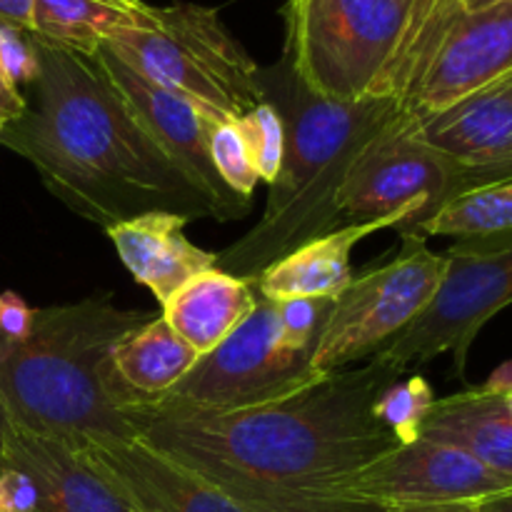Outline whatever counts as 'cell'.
Returning a JSON list of instances; mask_svg holds the SVG:
<instances>
[{
    "instance_id": "ffe728a7",
    "label": "cell",
    "mask_w": 512,
    "mask_h": 512,
    "mask_svg": "<svg viewBox=\"0 0 512 512\" xmlns=\"http://www.w3.org/2000/svg\"><path fill=\"white\" fill-rule=\"evenodd\" d=\"M258 300L255 283L210 268L163 305V318L195 353L208 355L253 313Z\"/></svg>"
},
{
    "instance_id": "cb8c5ba5",
    "label": "cell",
    "mask_w": 512,
    "mask_h": 512,
    "mask_svg": "<svg viewBox=\"0 0 512 512\" xmlns=\"http://www.w3.org/2000/svg\"><path fill=\"white\" fill-rule=\"evenodd\" d=\"M435 400L438 398L425 378H400L383 390L375 403V415L400 440V445H408L420 438L423 420L428 418Z\"/></svg>"
},
{
    "instance_id": "836d02e7",
    "label": "cell",
    "mask_w": 512,
    "mask_h": 512,
    "mask_svg": "<svg viewBox=\"0 0 512 512\" xmlns=\"http://www.w3.org/2000/svg\"><path fill=\"white\" fill-rule=\"evenodd\" d=\"M483 388L490 390V393L510 395L512 393V360H508V363H503V365H498V368L490 373V378L485 380Z\"/></svg>"
},
{
    "instance_id": "7c38bea8",
    "label": "cell",
    "mask_w": 512,
    "mask_h": 512,
    "mask_svg": "<svg viewBox=\"0 0 512 512\" xmlns=\"http://www.w3.org/2000/svg\"><path fill=\"white\" fill-rule=\"evenodd\" d=\"M95 58L100 60L108 78L120 90L140 128L158 145L160 153L208 200L215 220L243 218L253 203L243 195L233 193L220 180L213 158H210V133L220 120L210 118L188 100L150 83L125 60H120L108 45L100 43L95 48Z\"/></svg>"
},
{
    "instance_id": "5b68a950",
    "label": "cell",
    "mask_w": 512,
    "mask_h": 512,
    "mask_svg": "<svg viewBox=\"0 0 512 512\" xmlns=\"http://www.w3.org/2000/svg\"><path fill=\"white\" fill-rule=\"evenodd\" d=\"M418 0H288L290 73L325 100L385 98Z\"/></svg>"
},
{
    "instance_id": "603a6c76",
    "label": "cell",
    "mask_w": 512,
    "mask_h": 512,
    "mask_svg": "<svg viewBox=\"0 0 512 512\" xmlns=\"http://www.w3.org/2000/svg\"><path fill=\"white\" fill-rule=\"evenodd\" d=\"M423 238H512V178L478 185L425 220L418 230Z\"/></svg>"
},
{
    "instance_id": "f546056e",
    "label": "cell",
    "mask_w": 512,
    "mask_h": 512,
    "mask_svg": "<svg viewBox=\"0 0 512 512\" xmlns=\"http://www.w3.org/2000/svg\"><path fill=\"white\" fill-rule=\"evenodd\" d=\"M35 308H30L18 293L5 290L0 293V338L8 343H20L28 338L30 328H33Z\"/></svg>"
},
{
    "instance_id": "f1b7e54d",
    "label": "cell",
    "mask_w": 512,
    "mask_h": 512,
    "mask_svg": "<svg viewBox=\"0 0 512 512\" xmlns=\"http://www.w3.org/2000/svg\"><path fill=\"white\" fill-rule=\"evenodd\" d=\"M40 485L23 465H0V512H38Z\"/></svg>"
},
{
    "instance_id": "74e56055",
    "label": "cell",
    "mask_w": 512,
    "mask_h": 512,
    "mask_svg": "<svg viewBox=\"0 0 512 512\" xmlns=\"http://www.w3.org/2000/svg\"><path fill=\"white\" fill-rule=\"evenodd\" d=\"M110 3L125 5V8H135V5H140V3H143V0H110Z\"/></svg>"
},
{
    "instance_id": "83f0119b",
    "label": "cell",
    "mask_w": 512,
    "mask_h": 512,
    "mask_svg": "<svg viewBox=\"0 0 512 512\" xmlns=\"http://www.w3.org/2000/svg\"><path fill=\"white\" fill-rule=\"evenodd\" d=\"M40 73L38 50H35L33 33L23 30L0 28V75L13 88H30Z\"/></svg>"
},
{
    "instance_id": "7402d4cb",
    "label": "cell",
    "mask_w": 512,
    "mask_h": 512,
    "mask_svg": "<svg viewBox=\"0 0 512 512\" xmlns=\"http://www.w3.org/2000/svg\"><path fill=\"white\" fill-rule=\"evenodd\" d=\"M155 20L158 8L148 3L125 8L110 0H35L33 35L80 53H95L118 30L153 28Z\"/></svg>"
},
{
    "instance_id": "e0dca14e",
    "label": "cell",
    "mask_w": 512,
    "mask_h": 512,
    "mask_svg": "<svg viewBox=\"0 0 512 512\" xmlns=\"http://www.w3.org/2000/svg\"><path fill=\"white\" fill-rule=\"evenodd\" d=\"M188 223L178 213L155 210L105 230L135 283L145 285L160 305L168 303L195 275L218 268V253L190 243L185 235Z\"/></svg>"
},
{
    "instance_id": "d6a6232c",
    "label": "cell",
    "mask_w": 512,
    "mask_h": 512,
    "mask_svg": "<svg viewBox=\"0 0 512 512\" xmlns=\"http://www.w3.org/2000/svg\"><path fill=\"white\" fill-rule=\"evenodd\" d=\"M383 512H478V503H430V505H393Z\"/></svg>"
},
{
    "instance_id": "9a60e30c",
    "label": "cell",
    "mask_w": 512,
    "mask_h": 512,
    "mask_svg": "<svg viewBox=\"0 0 512 512\" xmlns=\"http://www.w3.org/2000/svg\"><path fill=\"white\" fill-rule=\"evenodd\" d=\"M415 130L468 168L480 185L512 178V73L415 123Z\"/></svg>"
},
{
    "instance_id": "d590c367",
    "label": "cell",
    "mask_w": 512,
    "mask_h": 512,
    "mask_svg": "<svg viewBox=\"0 0 512 512\" xmlns=\"http://www.w3.org/2000/svg\"><path fill=\"white\" fill-rule=\"evenodd\" d=\"M10 430H13V423H10V415L5 410V405L0 403V465L5 463V448H8Z\"/></svg>"
},
{
    "instance_id": "8992f818",
    "label": "cell",
    "mask_w": 512,
    "mask_h": 512,
    "mask_svg": "<svg viewBox=\"0 0 512 512\" xmlns=\"http://www.w3.org/2000/svg\"><path fill=\"white\" fill-rule=\"evenodd\" d=\"M103 45L150 83L215 120H240L265 100L255 60L220 15L203 5H165L153 28L118 30Z\"/></svg>"
},
{
    "instance_id": "44dd1931",
    "label": "cell",
    "mask_w": 512,
    "mask_h": 512,
    "mask_svg": "<svg viewBox=\"0 0 512 512\" xmlns=\"http://www.w3.org/2000/svg\"><path fill=\"white\" fill-rule=\"evenodd\" d=\"M198 358L200 355L160 315L145 320L125 338H120L110 355V363L115 378L135 403V400L160 398L173 390L193 370Z\"/></svg>"
},
{
    "instance_id": "8fae6325",
    "label": "cell",
    "mask_w": 512,
    "mask_h": 512,
    "mask_svg": "<svg viewBox=\"0 0 512 512\" xmlns=\"http://www.w3.org/2000/svg\"><path fill=\"white\" fill-rule=\"evenodd\" d=\"M313 353L283 345L275 300L260 298L253 313L208 355H200L188 375L150 403L185 410H240L273 403L305 388L315 373Z\"/></svg>"
},
{
    "instance_id": "4316f807",
    "label": "cell",
    "mask_w": 512,
    "mask_h": 512,
    "mask_svg": "<svg viewBox=\"0 0 512 512\" xmlns=\"http://www.w3.org/2000/svg\"><path fill=\"white\" fill-rule=\"evenodd\" d=\"M280 318V338L283 345L300 353H315L323 325L328 320L333 300L323 298H288L275 300Z\"/></svg>"
},
{
    "instance_id": "3957f363",
    "label": "cell",
    "mask_w": 512,
    "mask_h": 512,
    "mask_svg": "<svg viewBox=\"0 0 512 512\" xmlns=\"http://www.w3.org/2000/svg\"><path fill=\"white\" fill-rule=\"evenodd\" d=\"M150 318L118 308L110 295L35 308L28 338H0V403L10 423L75 450L138 438L123 413L133 398L115 378L110 355Z\"/></svg>"
},
{
    "instance_id": "e575fe53",
    "label": "cell",
    "mask_w": 512,
    "mask_h": 512,
    "mask_svg": "<svg viewBox=\"0 0 512 512\" xmlns=\"http://www.w3.org/2000/svg\"><path fill=\"white\" fill-rule=\"evenodd\" d=\"M478 512H512V488L478 500Z\"/></svg>"
},
{
    "instance_id": "52a82bcc",
    "label": "cell",
    "mask_w": 512,
    "mask_h": 512,
    "mask_svg": "<svg viewBox=\"0 0 512 512\" xmlns=\"http://www.w3.org/2000/svg\"><path fill=\"white\" fill-rule=\"evenodd\" d=\"M512 73V0L465 10L418 0L390 75V95L415 120L433 118Z\"/></svg>"
},
{
    "instance_id": "d6986e66",
    "label": "cell",
    "mask_w": 512,
    "mask_h": 512,
    "mask_svg": "<svg viewBox=\"0 0 512 512\" xmlns=\"http://www.w3.org/2000/svg\"><path fill=\"white\" fill-rule=\"evenodd\" d=\"M420 438L453 445L512 478V415L508 398L483 385L438 398L423 420Z\"/></svg>"
},
{
    "instance_id": "8d00e7d4",
    "label": "cell",
    "mask_w": 512,
    "mask_h": 512,
    "mask_svg": "<svg viewBox=\"0 0 512 512\" xmlns=\"http://www.w3.org/2000/svg\"><path fill=\"white\" fill-rule=\"evenodd\" d=\"M465 10H480V8H488V5L500 3V0H458Z\"/></svg>"
},
{
    "instance_id": "277c9868",
    "label": "cell",
    "mask_w": 512,
    "mask_h": 512,
    "mask_svg": "<svg viewBox=\"0 0 512 512\" xmlns=\"http://www.w3.org/2000/svg\"><path fill=\"white\" fill-rule=\"evenodd\" d=\"M265 100L283 115L285 155L270 183L263 218L218 253V268L255 283L260 273L308 240L340 228V193L370 143L405 113L393 95L325 100L303 88L285 63L260 68Z\"/></svg>"
},
{
    "instance_id": "30bf717a",
    "label": "cell",
    "mask_w": 512,
    "mask_h": 512,
    "mask_svg": "<svg viewBox=\"0 0 512 512\" xmlns=\"http://www.w3.org/2000/svg\"><path fill=\"white\" fill-rule=\"evenodd\" d=\"M480 180L443 150L425 143L408 113L365 148L340 193V220L400 218V235L415 233L443 205Z\"/></svg>"
},
{
    "instance_id": "f35d334b",
    "label": "cell",
    "mask_w": 512,
    "mask_h": 512,
    "mask_svg": "<svg viewBox=\"0 0 512 512\" xmlns=\"http://www.w3.org/2000/svg\"><path fill=\"white\" fill-rule=\"evenodd\" d=\"M505 398H508V410H510V415H512V393L505 395Z\"/></svg>"
},
{
    "instance_id": "5bb4252c",
    "label": "cell",
    "mask_w": 512,
    "mask_h": 512,
    "mask_svg": "<svg viewBox=\"0 0 512 512\" xmlns=\"http://www.w3.org/2000/svg\"><path fill=\"white\" fill-rule=\"evenodd\" d=\"M80 453L140 512H253L138 438L85 445Z\"/></svg>"
},
{
    "instance_id": "4dcf8cb0",
    "label": "cell",
    "mask_w": 512,
    "mask_h": 512,
    "mask_svg": "<svg viewBox=\"0 0 512 512\" xmlns=\"http://www.w3.org/2000/svg\"><path fill=\"white\" fill-rule=\"evenodd\" d=\"M35 0H0V28L33 33Z\"/></svg>"
},
{
    "instance_id": "9c48e42d",
    "label": "cell",
    "mask_w": 512,
    "mask_h": 512,
    "mask_svg": "<svg viewBox=\"0 0 512 512\" xmlns=\"http://www.w3.org/2000/svg\"><path fill=\"white\" fill-rule=\"evenodd\" d=\"M400 238L403 243L393 260L353 278L333 300L310 360L318 375L370 360L433 303L448 258L430 250L423 235L405 233Z\"/></svg>"
},
{
    "instance_id": "2e32d148",
    "label": "cell",
    "mask_w": 512,
    "mask_h": 512,
    "mask_svg": "<svg viewBox=\"0 0 512 512\" xmlns=\"http://www.w3.org/2000/svg\"><path fill=\"white\" fill-rule=\"evenodd\" d=\"M5 460L23 465L38 480V512H140L113 480L63 440L13 425Z\"/></svg>"
},
{
    "instance_id": "4fadbf2b",
    "label": "cell",
    "mask_w": 512,
    "mask_h": 512,
    "mask_svg": "<svg viewBox=\"0 0 512 512\" xmlns=\"http://www.w3.org/2000/svg\"><path fill=\"white\" fill-rule=\"evenodd\" d=\"M512 488V478L495 473L473 455L418 438L388 450L350 475L340 485V495L373 508L430 503H478L488 495Z\"/></svg>"
},
{
    "instance_id": "d4e9b609",
    "label": "cell",
    "mask_w": 512,
    "mask_h": 512,
    "mask_svg": "<svg viewBox=\"0 0 512 512\" xmlns=\"http://www.w3.org/2000/svg\"><path fill=\"white\" fill-rule=\"evenodd\" d=\"M238 125L243 130L255 173H258L260 180L270 185L278 178L285 155L283 115H280V110L270 100H263L253 110H248L238 120Z\"/></svg>"
},
{
    "instance_id": "6da1fadb",
    "label": "cell",
    "mask_w": 512,
    "mask_h": 512,
    "mask_svg": "<svg viewBox=\"0 0 512 512\" xmlns=\"http://www.w3.org/2000/svg\"><path fill=\"white\" fill-rule=\"evenodd\" d=\"M405 370L370 358L305 388L240 410L123 408L138 440L185 465L253 512H383L340 495V485L400 440L375 403Z\"/></svg>"
},
{
    "instance_id": "ab89813d",
    "label": "cell",
    "mask_w": 512,
    "mask_h": 512,
    "mask_svg": "<svg viewBox=\"0 0 512 512\" xmlns=\"http://www.w3.org/2000/svg\"><path fill=\"white\" fill-rule=\"evenodd\" d=\"M0 133H3V120H0Z\"/></svg>"
},
{
    "instance_id": "7a4b0ae2",
    "label": "cell",
    "mask_w": 512,
    "mask_h": 512,
    "mask_svg": "<svg viewBox=\"0 0 512 512\" xmlns=\"http://www.w3.org/2000/svg\"><path fill=\"white\" fill-rule=\"evenodd\" d=\"M40 73L25 113L0 145L38 170L45 188L80 218L110 230L143 213L215 218L208 200L160 153L95 53L33 35Z\"/></svg>"
},
{
    "instance_id": "484cf974",
    "label": "cell",
    "mask_w": 512,
    "mask_h": 512,
    "mask_svg": "<svg viewBox=\"0 0 512 512\" xmlns=\"http://www.w3.org/2000/svg\"><path fill=\"white\" fill-rule=\"evenodd\" d=\"M210 158H213L220 180L233 193L243 195L248 200L253 198L255 185L260 183V178L253 168V160H250L248 145H245L238 120L215 123L213 133H210Z\"/></svg>"
},
{
    "instance_id": "ba28073f",
    "label": "cell",
    "mask_w": 512,
    "mask_h": 512,
    "mask_svg": "<svg viewBox=\"0 0 512 512\" xmlns=\"http://www.w3.org/2000/svg\"><path fill=\"white\" fill-rule=\"evenodd\" d=\"M445 258L448 268L433 303L403 333L375 350V360L408 373L450 353L455 373L465 378L478 333L512 305V238L455 240Z\"/></svg>"
},
{
    "instance_id": "ac0fdd59",
    "label": "cell",
    "mask_w": 512,
    "mask_h": 512,
    "mask_svg": "<svg viewBox=\"0 0 512 512\" xmlns=\"http://www.w3.org/2000/svg\"><path fill=\"white\" fill-rule=\"evenodd\" d=\"M385 228H403L400 218H378L365 223H345L320 238L308 240L293 253L283 255L255 278L260 298H323L335 300L350 283V255L360 240Z\"/></svg>"
},
{
    "instance_id": "1f68e13d",
    "label": "cell",
    "mask_w": 512,
    "mask_h": 512,
    "mask_svg": "<svg viewBox=\"0 0 512 512\" xmlns=\"http://www.w3.org/2000/svg\"><path fill=\"white\" fill-rule=\"evenodd\" d=\"M25 108H28V103H25L23 90L13 88V85L0 75V120H3V125L18 120L20 115L25 113Z\"/></svg>"
}]
</instances>
